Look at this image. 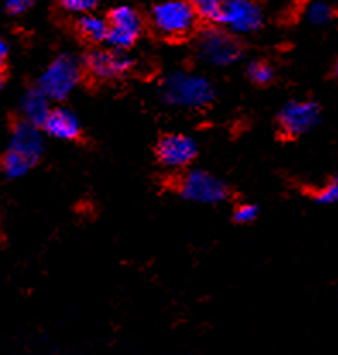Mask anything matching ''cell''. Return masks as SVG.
Segmentation results:
<instances>
[{"instance_id": "obj_1", "label": "cell", "mask_w": 338, "mask_h": 355, "mask_svg": "<svg viewBox=\"0 0 338 355\" xmlns=\"http://www.w3.org/2000/svg\"><path fill=\"white\" fill-rule=\"evenodd\" d=\"M43 153H45L43 129L21 119L10 130L9 144L0 160V170L7 179H21L42 160Z\"/></svg>"}, {"instance_id": "obj_2", "label": "cell", "mask_w": 338, "mask_h": 355, "mask_svg": "<svg viewBox=\"0 0 338 355\" xmlns=\"http://www.w3.org/2000/svg\"><path fill=\"white\" fill-rule=\"evenodd\" d=\"M162 100L170 107L201 110L215 98V88L205 76L187 71H174L160 85Z\"/></svg>"}, {"instance_id": "obj_3", "label": "cell", "mask_w": 338, "mask_h": 355, "mask_svg": "<svg viewBox=\"0 0 338 355\" xmlns=\"http://www.w3.org/2000/svg\"><path fill=\"white\" fill-rule=\"evenodd\" d=\"M83 79V67L71 53H62L52 60L38 78V86L50 101H64L74 93Z\"/></svg>"}, {"instance_id": "obj_4", "label": "cell", "mask_w": 338, "mask_h": 355, "mask_svg": "<svg viewBox=\"0 0 338 355\" xmlns=\"http://www.w3.org/2000/svg\"><path fill=\"white\" fill-rule=\"evenodd\" d=\"M196 53L212 67H227L241 59V45L223 28H208L196 40Z\"/></svg>"}, {"instance_id": "obj_5", "label": "cell", "mask_w": 338, "mask_h": 355, "mask_svg": "<svg viewBox=\"0 0 338 355\" xmlns=\"http://www.w3.org/2000/svg\"><path fill=\"white\" fill-rule=\"evenodd\" d=\"M151 19L162 35L180 38L194 30L198 14L189 0H165L155 7Z\"/></svg>"}, {"instance_id": "obj_6", "label": "cell", "mask_w": 338, "mask_h": 355, "mask_svg": "<svg viewBox=\"0 0 338 355\" xmlns=\"http://www.w3.org/2000/svg\"><path fill=\"white\" fill-rule=\"evenodd\" d=\"M179 194L196 205H220L228 198V189L213 173L192 168L180 177Z\"/></svg>"}, {"instance_id": "obj_7", "label": "cell", "mask_w": 338, "mask_h": 355, "mask_svg": "<svg viewBox=\"0 0 338 355\" xmlns=\"http://www.w3.org/2000/svg\"><path fill=\"white\" fill-rule=\"evenodd\" d=\"M263 10L254 0H223L218 23L232 35H249L263 26Z\"/></svg>"}, {"instance_id": "obj_8", "label": "cell", "mask_w": 338, "mask_h": 355, "mask_svg": "<svg viewBox=\"0 0 338 355\" xmlns=\"http://www.w3.org/2000/svg\"><path fill=\"white\" fill-rule=\"evenodd\" d=\"M321 122V108L311 100H292L282 107L278 124L289 137H299L314 130Z\"/></svg>"}, {"instance_id": "obj_9", "label": "cell", "mask_w": 338, "mask_h": 355, "mask_svg": "<svg viewBox=\"0 0 338 355\" xmlns=\"http://www.w3.org/2000/svg\"><path fill=\"white\" fill-rule=\"evenodd\" d=\"M143 33V19L129 6H119L108 16L107 43L110 49L127 50L140 40Z\"/></svg>"}, {"instance_id": "obj_10", "label": "cell", "mask_w": 338, "mask_h": 355, "mask_svg": "<svg viewBox=\"0 0 338 355\" xmlns=\"http://www.w3.org/2000/svg\"><path fill=\"white\" fill-rule=\"evenodd\" d=\"M196 157H198V144L185 134H167L156 144V158L167 168H185L196 160Z\"/></svg>"}, {"instance_id": "obj_11", "label": "cell", "mask_w": 338, "mask_h": 355, "mask_svg": "<svg viewBox=\"0 0 338 355\" xmlns=\"http://www.w3.org/2000/svg\"><path fill=\"white\" fill-rule=\"evenodd\" d=\"M86 71L101 81L124 78L133 67V59L124 50H93L85 60Z\"/></svg>"}, {"instance_id": "obj_12", "label": "cell", "mask_w": 338, "mask_h": 355, "mask_svg": "<svg viewBox=\"0 0 338 355\" xmlns=\"http://www.w3.org/2000/svg\"><path fill=\"white\" fill-rule=\"evenodd\" d=\"M42 129L47 136L59 141H74L81 134L79 119L76 117L74 112L64 107L52 108Z\"/></svg>"}, {"instance_id": "obj_13", "label": "cell", "mask_w": 338, "mask_h": 355, "mask_svg": "<svg viewBox=\"0 0 338 355\" xmlns=\"http://www.w3.org/2000/svg\"><path fill=\"white\" fill-rule=\"evenodd\" d=\"M19 108L21 115H23V121L38 125V128H42L43 122L49 117L50 110H52L49 96H47L40 88L28 89L23 95V98H21Z\"/></svg>"}, {"instance_id": "obj_14", "label": "cell", "mask_w": 338, "mask_h": 355, "mask_svg": "<svg viewBox=\"0 0 338 355\" xmlns=\"http://www.w3.org/2000/svg\"><path fill=\"white\" fill-rule=\"evenodd\" d=\"M78 30L86 40L94 43L107 42L108 36V19L96 16V14H83L78 21Z\"/></svg>"}, {"instance_id": "obj_15", "label": "cell", "mask_w": 338, "mask_h": 355, "mask_svg": "<svg viewBox=\"0 0 338 355\" xmlns=\"http://www.w3.org/2000/svg\"><path fill=\"white\" fill-rule=\"evenodd\" d=\"M335 16V9L326 0H312L306 7V19L314 26H325Z\"/></svg>"}, {"instance_id": "obj_16", "label": "cell", "mask_w": 338, "mask_h": 355, "mask_svg": "<svg viewBox=\"0 0 338 355\" xmlns=\"http://www.w3.org/2000/svg\"><path fill=\"white\" fill-rule=\"evenodd\" d=\"M198 17L206 21H218L223 0H189Z\"/></svg>"}, {"instance_id": "obj_17", "label": "cell", "mask_w": 338, "mask_h": 355, "mask_svg": "<svg viewBox=\"0 0 338 355\" xmlns=\"http://www.w3.org/2000/svg\"><path fill=\"white\" fill-rule=\"evenodd\" d=\"M247 74H249V79L256 85H268L273 79L275 71L271 69L270 64L261 62V60H256V62H251L249 67H247Z\"/></svg>"}, {"instance_id": "obj_18", "label": "cell", "mask_w": 338, "mask_h": 355, "mask_svg": "<svg viewBox=\"0 0 338 355\" xmlns=\"http://www.w3.org/2000/svg\"><path fill=\"white\" fill-rule=\"evenodd\" d=\"M314 199L319 205H338V177H333V179L328 180L321 189L316 191Z\"/></svg>"}, {"instance_id": "obj_19", "label": "cell", "mask_w": 338, "mask_h": 355, "mask_svg": "<svg viewBox=\"0 0 338 355\" xmlns=\"http://www.w3.org/2000/svg\"><path fill=\"white\" fill-rule=\"evenodd\" d=\"M67 12L72 14H88L98 6L100 0H57Z\"/></svg>"}, {"instance_id": "obj_20", "label": "cell", "mask_w": 338, "mask_h": 355, "mask_svg": "<svg viewBox=\"0 0 338 355\" xmlns=\"http://www.w3.org/2000/svg\"><path fill=\"white\" fill-rule=\"evenodd\" d=\"M257 218V206L244 202V205L237 206L234 211V220L237 223H251Z\"/></svg>"}, {"instance_id": "obj_21", "label": "cell", "mask_w": 338, "mask_h": 355, "mask_svg": "<svg viewBox=\"0 0 338 355\" xmlns=\"http://www.w3.org/2000/svg\"><path fill=\"white\" fill-rule=\"evenodd\" d=\"M33 7V0H7L6 10L10 16H23Z\"/></svg>"}, {"instance_id": "obj_22", "label": "cell", "mask_w": 338, "mask_h": 355, "mask_svg": "<svg viewBox=\"0 0 338 355\" xmlns=\"http://www.w3.org/2000/svg\"><path fill=\"white\" fill-rule=\"evenodd\" d=\"M7 57H9V45H7L6 40L0 36V67H2L3 64H6Z\"/></svg>"}, {"instance_id": "obj_23", "label": "cell", "mask_w": 338, "mask_h": 355, "mask_svg": "<svg viewBox=\"0 0 338 355\" xmlns=\"http://www.w3.org/2000/svg\"><path fill=\"white\" fill-rule=\"evenodd\" d=\"M2 88H3V76L2 72H0V92H2Z\"/></svg>"}, {"instance_id": "obj_24", "label": "cell", "mask_w": 338, "mask_h": 355, "mask_svg": "<svg viewBox=\"0 0 338 355\" xmlns=\"http://www.w3.org/2000/svg\"><path fill=\"white\" fill-rule=\"evenodd\" d=\"M335 76L338 78V57H337V62H335Z\"/></svg>"}]
</instances>
